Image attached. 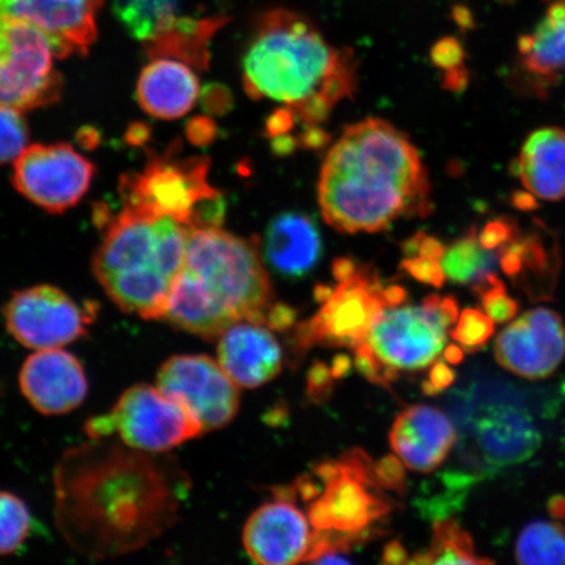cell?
<instances>
[{"label":"cell","mask_w":565,"mask_h":565,"mask_svg":"<svg viewBox=\"0 0 565 565\" xmlns=\"http://www.w3.org/2000/svg\"><path fill=\"white\" fill-rule=\"evenodd\" d=\"M188 492L189 478L173 458L90 439L56 465V527L92 559L130 554L175 524Z\"/></svg>","instance_id":"obj_1"},{"label":"cell","mask_w":565,"mask_h":565,"mask_svg":"<svg viewBox=\"0 0 565 565\" xmlns=\"http://www.w3.org/2000/svg\"><path fill=\"white\" fill-rule=\"evenodd\" d=\"M318 198L324 221L337 231L381 232L402 215L428 214V175L405 134L369 118L348 127L331 148Z\"/></svg>","instance_id":"obj_2"},{"label":"cell","mask_w":565,"mask_h":565,"mask_svg":"<svg viewBox=\"0 0 565 565\" xmlns=\"http://www.w3.org/2000/svg\"><path fill=\"white\" fill-rule=\"evenodd\" d=\"M270 306V280L256 239L221 228L189 232L185 263L162 321L214 341L239 321L266 324Z\"/></svg>","instance_id":"obj_3"},{"label":"cell","mask_w":565,"mask_h":565,"mask_svg":"<svg viewBox=\"0 0 565 565\" xmlns=\"http://www.w3.org/2000/svg\"><path fill=\"white\" fill-rule=\"evenodd\" d=\"M189 232L173 218L124 207L95 254L97 281L124 312L148 321L164 320L185 263Z\"/></svg>","instance_id":"obj_4"},{"label":"cell","mask_w":565,"mask_h":565,"mask_svg":"<svg viewBox=\"0 0 565 565\" xmlns=\"http://www.w3.org/2000/svg\"><path fill=\"white\" fill-rule=\"evenodd\" d=\"M344 55L299 13H263L244 55V86L252 98L295 108L320 90Z\"/></svg>","instance_id":"obj_5"},{"label":"cell","mask_w":565,"mask_h":565,"mask_svg":"<svg viewBox=\"0 0 565 565\" xmlns=\"http://www.w3.org/2000/svg\"><path fill=\"white\" fill-rule=\"evenodd\" d=\"M89 439L117 436L126 447L146 454L166 455L183 443L201 436L195 416L154 385L127 388L108 414L86 423Z\"/></svg>","instance_id":"obj_6"},{"label":"cell","mask_w":565,"mask_h":565,"mask_svg":"<svg viewBox=\"0 0 565 565\" xmlns=\"http://www.w3.org/2000/svg\"><path fill=\"white\" fill-rule=\"evenodd\" d=\"M458 317L456 299L433 295L420 307L385 308L364 342L387 369L424 370L441 355Z\"/></svg>","instance_id":"obj_7"},{"label":"cell","mask_w":565,"mask_h":565,"mask_svg":"<svg viewBox=\"0 0 565 565\" xmlns=\"http://www.w3.org/2000/svg\"><path fill=\"white\" fill-rule=\"evenodd\" d=\"M210 160L204 157L180 159L171 153L154 157L143 171L129 173L121 180L124 207L140 214L169 217L192 224L198 209L218 194L209 182Z\"/></svg>","instance_id":"obj_8"},{"label":"cell","mask_w":565,"mask_h":565,"mask_svg":"<svg viewBox=\"0 0 565 565\" xmlns=\"http://www.w3.org/2000/svg\"><path fill=\"white\" fill-rule=\"evenodd\" d=\"M55 56L38 28L0 17V105L23 111L58 102L63 81Z\"/></svg>","instance_id":"obj_9"},{"label":"cell","mask_w":565,"mask_h":565,"mask_svg":"<svg viewBox=\"0 0 565 565\" xmlns=\"http://www.w3.org/2000/svg\"><path fill=\"white\" fill-rule=\"evenodd\" d=\"M316 476L324 483L322 497L309 507V521L318 530L365 534L383 519L388 504L380 494L376 465L362 450H351L338 461L318 465Z\"/></svg>","instance_id":"obj_10"},{"label":"cell","mask_w":565,"mask_h":565,"mask_svg":"<svg viewBox=\"0 0 565 565\" xmlns=\"http://www.w3.org/2000/svg\"><path fill=\"white\" fill-rule=\"evenodd\" d=\"M385 308L384 287L376 273L359 267L352 277L339 281L320 312L296 330V348L306 350L321 344L355 350Z\"/></svg>","instance_id":"obj_11"},{"label":"cell","mask_w":565,"mask_h":565,"mask_svg":"<svg viewBox=\"0 0 565 565\" xmlns=\"http://www.w3.org/2000/svg\"><path fill=\"white\" fill-rule=\"evenodd\" d=\"M3 313L12 338L33 351L65 348L86 335L94 320L92 310L47 285L13 294Z\"/></svg>","instance_id":"obj_12"},{"label":"cell","mask_w":565,"mask_h":565,"mask_svg":"<svg viewBox=\"0 0 565 565\" xmlns=\"http://www.w3.org/2000/svg\"><path fill=\"white\" fill-rule=\"evenodd\" d=\"M94 177L95 166L73 146L33 145L17 159L12 182L35 206L60 214L83 200Z\"/></svg>","instance_id":"obj_13"},{"label":"cell","mask_w":565,"mask_h":565,"mask_svg":"<svg viewBox=\"0 0 565 565\" xmlns=\"http://www.w3.org/2000/svg\"><path fill=\"white\" fill-rule=\"evenodd\" d=\"M157 386L185 406L203 433L228 426L238 413V386L206 355L169 358L158 371Z\"/></svg>","instance_id":"obj_14"},{"label":"cell","mask_w":565,"mask_h":565,"mask_svg":"<svg viewBox=\"0 0 565 565\" xmlns=\"http://www.w3.org/2000/svg\"><path fill=\"white\" fill-rule=\"evenodd\" d=\"M494 358L515 376H551L565 358L563 318L547 308L529 310L501 331L494 342Z\"/></svg>","instance_id":"obj_15"},{"label":"cell","mask_w":565,"mask_h":565,"mask_svg":"<svg viewBox=\"0 0 565 565\" xmlns=\"http://www.w3.org/2000/svg\"><path fill=\"white\" fill-rule=\"evenodd\" d=\"M103 0H0V17L31 24L44 33L56 58L88 53L97 38Z\"/></svg>","instance_id":"obj_16"},{"label":"cell","mask_w":565,"mask_h":565,"mask_svg":"<svg viewBox=\"0 0 565 565\" xmlns=\"http://www.w3.org/2000/svg\"><path fill=\"white\" fill-rule=\"evenodd\" d=\"M19 385L31 406L44 415L74 412L88 394L82 363L63 349L34 351L21 366Z\"/></svg>","instance_id":"obj_17"},{"label":"cell","mask_w":565,"mask_h":565,"mask_svg":"<svg viewBox=\"0 0 565 565\" xmlns=\"http://www.w3.org/2000/svg\"><path fill=\"white\" fill-rule=\"evenodd\" d=\"M312 539L306 515L285 498L258 508L243 534L246 553L264 565L306 562Z\"/></svg>","instance_id":"obj_18"},{"label":"cell","mask_w":565,"mask_h":565,"mask_svg":"<svg viewBox=\"0 0 565 565\" xmlns=\"http://www.w3.org/2000/svg\"><path fill=\"white\" fill-rule=\"evenodd\" d=\"M217 362L238 387L256 388L280 373L281 350L264 324L239 321L222 334Z\"/></svg>","instance_id":"obj_19"},{"label":"cell","mask_w":565,"mask_h":565,"mask_svg":"<svg viewBox=\"0 0 565 565\" xmlns=\"http://www.w3.org/2000/svg\"><path fill=\"white\" fill-rule=\"evenodd\" d=\"M388 439L407 469L429 472L448 457L456 443V430L439 409L414 406L397 416Z\"/></svg>","instance_id":"obj_20"},{"label":"cell","mask_w":565,"mask_h":565,"mask_svg":"<svg viewBox=\"0 0 565 565\" xmlns=\"http://www.w3.org/2000/svg\"><path fill=\"white\" fill-rule=\"evenodd\" d=\"M200 97V81L189 63L167 58L151 60L137 84L138 103L148 115L159 119L186 116Z\"/></svg>","instance_id":"obj_21"},{"label":"cell","mask_w":565,"mask_h":565,"mask_svg":"<svg viewBox=\"0 0 565 565\" xmlns=\"http://www.w3.org/2000/svg\"><path fill=\"white\" fill-rule=\"evenodd\" d=\"M264 247L275 271L301 278L320 260L322 238L312 218L299 212H285L268 225Z\"/></svg>","instance_id":"obj_22"},{"label":"cell","mask_w":565,"mask_h":565,"mask_svg":"<svg viewBox=\"0 0 565 565\" xmlns=\"http://www.w3.org/2000/svg\"><path fill=\"white\" fill-rule=\"evenodd\" d=\"M519 175L530 193L546 201L565 198V131L546 127L530 134L514 162Z\"/></svg>","instance_id":"obj_23"},{"label":"cell","mask_w":565,"mask_h":565,"mask_svg":"<svg viewBox=\"0 0 565 565\" xmlns=\"http://www.w3.org/2000/svg\"><path fill=\"white\" fill-rule=\"evenodd\" d=\"M486 455L499 463L524 461L539 447L540 435L525 413L500 408L487 416L479 426Z\"/></svg>","instance_id":"obj_24"},{"label":"cell","mask_w":565,"mask_h":565,"mask_svg":"<svg viewBox=\"0 0 565 565\" xmlns=\"http://www.w3.org/2000/svg\"><path fill=\"white\" fill-rule=\"evenodd\" d=\"M227 18L215 17L194 19L182 17L167 32L145 44L150 60H180L196 68H207L210 63L209 45L215 33L227 23Z\"/></svg>","instance_id":"obj_25"},{"label":"cell","mask_w":565,"mask_h":565,"mask_svg":"<svg viewBox=\"0 0 565 565\" xmlns=\"http://www.w3.org/2000/svg\"><path fill=\"white\" fill-rule=\"evenodd\" d=\"M519 51L532 74L547 76L565 68V0L548 7L533 33L521 35Z\"/></svg>","instance_id":"obj_26"},{"label":"cell","mask_w":565,"mask_h":565,"mask_svg":"<svg viewBox=\"0 0 565 565\" xmlns=\"http://www.w3.org/2000/svg\"><path fill=\"white\" fill-rule=\"evenodd\" d=\"M180 3L181 0H115L113 12L126 32L145 45L183 17Z\"/></svg>","instance_id":"obj_27"},{"label":"cell","mask_w":565,"mask_h":565,"mask_svg":"<svg viewBox=\"0 0 565 565\" xmlns=\"http://www.w3.org/2000/svg\"><path fill=\"white\" fill-rule=\"evenodd\" d=\"M494 264L497 256L480 245L475 228L445 249L441 258L445 275L459 285H475L487 274L492 273Z\"/></svg>","instance_id":"obj_28"},{"label":"cell","mask_w":565,"mask_h":565,"mask_svg":"<svg viewBox=\"0 0 565 565\" xmlns=\"http://www.w3.org/2000/svg\"><path fill=\"white\" fill-rule=\"evenodd\" d=\"M416 564H490L476 553L475 542L455 521L437 522L427 553L416 555Z\"/></svg>","instance_id":"obj_29"},{"label":"cell","mask_w":565,"mask_h":565,"mask_svg":"<svg viewBox=\"0 0 565 565\" xmlns=\"http://www.w3.org/2000/svg\"><path fill=\"white\" fill-rule=\"evenodd\" d=\"M515 559L521 564H565V529L557 522H532L522 530Z\"/></svg>","instance_id":"obj_30"},{"label":"cell","mask_w":565,"mask_h":565,"mask_svg":"<svg viewBox=\"0 0 565 565\" xmlns=\"http://www.w3.org/2000/svg\"><path fill=\"white\" fill-rule=\"evenodd\" d=\"M31 527V512L24 501L17 494L0 491V556L17 553Z\"/></svg>","instance_id":"obj_31"},{"label":"cell","mask_w":565,"mask_h":565,"mask_svg":"<svg viewBox=\"0 0 565 565\" xmlns=\"http://www.w3.org/2000/svg\"><path fill=\"white\" fill-rule=\"evenodd\" d=\"M472 291L479 295L483 312L493 322L505 323L519 313V303L507 294L504 282L490 273L472 285Z\"/></svg>","instance_id":"obj_32"},{"label":"cell","mask_w":565,"mask_h":565,"mask_svg":"<svg viewBox=\"0 0 565 565\" xmlns=\"http://www.w3.org/2000/svg\"><path fill=\"white\" fill-rule=\"evenodd\" d=\"M28 125L21 110L0 105V164L17 161L28 147Z\"/></svg>","instance_id":"obj_33"},{"label":"cell","mask_w":565,"mask_h":565,"mask_svg":"<svg viewBox=\"0 0 565 565\" xmlns=\"http://www.w3.org/2000/svg\"><path fill=\"white\" fill-rule=\"evenodd\" d=\"M493 331L494 322L491 317L478 309H465L450 335L462 349L475 352L490 341Z\"/></svg>","instance_id":"obj_34"},{"label":"cell","mask_w":565,"mask_h":565,"mask_svg":"<svg viewBox=\"0 0 565 565\" xmlns=\"http://www.w3.org/2000/svg\"><path fill=\"white\" fill-rule=\"evenodd\" d=\"M401 268L412 275L414 279L436 288L443 287L445 280H447L440 260L426 257H407L402 260Z\"/></svg>","instance_id":"obj_35"},{"label":"cell","mask_w":565,"mask_h":565,"mask_svg":"<svg viewBox=\"0 0 565 565\" xmlns=\"http://www.w3.org/2000/svg\"><path fill=\"white\" fill-rule=\"evenodd\" d=\"M355 355L358 370L362 372L366 379L371 380L372 383L386 386L391 381L397 377V372L387 369V366L381 363L365 342L358 345Z\"/></svg>","instance_id":"obj_36"},{"label":"cell","mask_w":565,"mask_h":565,"mask_svg":"<svg viewBox=\"0 0 565 565\" xmlns=\"http://www.w3.org/2000/svg\"><path fill=\"white\" fill-rule=\"evenodd\" d=\"M430 60L436 67H439L447 73V71L455 70L463 66L465 51L455 38H445L437 42L430 51Z\"/></svg>","instance_id":"obj_37"},{"label":"cell","mask_w":565,"mask_h":565,"mask_svg":"<svg viewBox=\"0 0 565 565\" xmlns=\"http://www.w3.org/2000/svg\"><path fill=\"white\" fill-rule=\"evenodd\" d=\"M518 235V228H515L512 221L499 218V221L487 224L482 232H480L478 239L484 249L493 250L510 243Z\"/></svg>","instance_id":"obj_38"},{"label":"cell","mask_w":565,"mask_h":565,"mask_svg":"<svg viewBox=\"0 0 565 565\" xmlns=\"http://www.w3.org/2000/svg\"><path fill=\"white\" fill-rule=\"evenodd\" d=\"M404 253L407 257H426L441 260L445 247L439 239L418 232L404 244Z\"/></svg>","instance_id":"obj_39"},{"label":"cell","mask_w":565,"mask_h":565,"mask_svg":"<svg viewBox=\"0 0 565 565\" xmlns=\"http://www.w3.org/2000/svg\"><path fill=\"white\" fill-rule=\"evenodd\" d=\"M376 476L381 487L402 491L405 487V471L399 458L386 457L376 463Z\"/></svg>","instance_id":"obj_40"},{"label":"cell","mask_w":565,"mask_h":565,"mask_svg":"<svg viewBox=\"0 0 565 565\" xmlns=\"http://www.w3.org/2000/svg\"><path fill=\"white\" fill-rule=\"evenodd\" d=\"M333 373L327 365L317 363L308 374V393L315 401L324 399L333 388Z\"/></svg>","instance_id":"obj_41"},{"label":"cell","mask_w":565,"mask_h":565,"mask_svg":"<svg viewBox=\"0 0 565 565\" xmlns=\"http://www.w3.org/2000/svg\"><path fill=\"white\" fill-rule=\"evenodd\" d=\"M296 115L292 108H280L274 110L266 119L265 131L268 138L279 137L282 134H288L294 129Z\"/></svg>","instance_id":"obj_42"},{"label":"cell","mask_w":565,"mask_h":565,"mask_svg":"<svg viewBox=\"0 0 565 565\" xmlns=\"http://www.w3.org/2000/svg\"><path fill=\"white\" fill-rule=\"evenodd\" d=\"M456 372L447 364L435 363L429 372L427 383L423 384V391L427 394H437L455 383Z\"/></svg>","instance_id":"obj_43"},{"label":"cell","mask_w":565,"mask_h":565,"mask_svg":"<svg viewBox=\"0 0 565 565\" xmlns=\"http://www.w3.org/2000/svg\"><path fill=\"white\" fill-rule=\"evenodd\" d=\"M203 104L204 108H206L209 113L223 115V113L231 109V92L223 86H211L206 88V92H204Z\"/></svg>","instance_id":"obj_44"},{"label":"cell","mask_w":565,"mask_h":565,"mask_svg":"<svg viewBox=\"0 0 565 565\" xmlns=\"http://www.w3.org/2000/svg\"><path fill=\"white\" fill-rule=\"evenodd\" d=\"M296 315L286 303H271L266 310V324L273 329L285 330L295 323Z\"/></svg>","instance_id":"obj_45"},{"label":"cell","mask_w":565,"mask_h":565,"mask_svg":"<svg viewBox=\"0 0 565 565\" xmlns=\"http://www.w3.org/2000/svg\"><path fill=\"white\" fill-rule=\"evenodd\" d=\"M299 146L306 150H321L329 143L330 136L318 125H307L298 137Z\"/></svg>","instance_id":"obj_46"},{"label":"cell","mask_w":565,"mask_h":565,"mask_svg":"<svg viewBox=\"0 0 565 565\" xmlns=\"http://www.w3.org/2000/svg\"><path fill=\"white\" fill-rule=\"evenodd\" d=\"M216 137V127L209 118H196L190 124V138L196 145H209Z\"/></svg>","instance_id":"obj_47"},{"label":"cell","mask_w":565,"mask_h":565,"mask_svg":"<svg viewBox=\"0 0 565 565\" xmlns=\"http://www.w3.org/2000/svg\"><path fill=\"white\" fill-rule=\"evenodd\" d=\"M469 84V73L468 70L462 67H458L455 70L447 71L444 76L443 87L445 89L451 92H461Z\"/></svg>","instance_id":"obj_48"},{"label":"cell","mask_w":565,"mask_h":565,"mask_svg":"<svg viewBox=\"0 0 565 565\" xmlns=\"http://www.w3.org/2000/svg\"><path fill=\"white\" fill-rule=\"evenodd\" d=\"M271 139V151L278 158L291 157L300 147L298 138L289 136V134H282V136Z\"/></svg>","instance_id":"obj_49"},{"label":"cell","mask_w":565,"mask_h":565,"mask_svg":"<svg viewBox=\"0 0 565 565\" xmlns=\"http://www.w3.org/2000/svg\"><path fill=\"white\" fill-rule=\"evenodd\" d=\"M359 266L355 260L350 258H338L333 265L334 277L338 281H343L356 273Z\"/></svg>","instance_id":"obj_50"},{"label":"cell","mask_w":565,"mask_h":565,"mask_svg":"<svg viewBox=\"0 0 565 565\" xmlns=\"http://www.w3.org/2000/svg\"><path fill=\"white\" fill-rule=\"evenodd\" d=\"M384 563L387 564H404L407 563V553L401 543L393 542L387 545L384 551Z\"/></svg>","instance_id":"obj_51"},{"label":"cell","mask_w":565,"mask_h":565,"mask_svg":"<svg viewBox=\"0 0 565 565\" xmlns=\"http://www.w3.org/2000/svg\"><path fill=\"white\" fill-rule=\"evenodd\" d=\"M512 204L515 209L521 211H532L539 207V202L533 193L515 192L512 195Z\"/></svg>","instance_id":"obj_52"},{"label":"cell","mask_w":565,"mask_h":565,"mask_svg":"<svg viewBox=\"0 0 565 565\" xmlns=\"http://www.w3.org/2000/svg\"><path fill=\"white\" fill-rule=\"evenodd\" d=\"M548 511L555 519H565V498L562 494H557L550 500Z\"/></svg>","instance_id":"obj_53"},{"label":"cell","mask_w":565,"mask_h":565,"mask_svg":"<svg viewBox=\"0 0 565 565\" xmlns=\"http://www.w3.org/2000/svg\"><path fill=\"white\" fill-rule=\"evenodd\" d=\"M445 359H447V362L450 364H459L463 360V351L459 345L451 344L447 350H445Z\"/></svg>","instance_id":"obj_54"},{"label":"cell","mask_w":565,"mask_h":565,"mask_svg":"<svg viewBox=\"0 0 565 565\" xmlns=\"http://www.w3.org/2000/svg\"><path fill=\"white\" fill-rule=\"evenodd\" d=\"M350 370V360L344 356H339L334 360L333 369H331V373L335 379L343 377L345 373Z\"/></svg>","instance_id":"obj_55"},{"label":"cell","mask_w":565,"mask_h":565,"mask_svg":"<svg viewBox=\"0 0 565 565\" xmlns=\"http://www.w3.org/2000/svg\"><path fill=\"white\" fill-rule=\"evenodd\" d=\"M457 23L466 30V28H471L472 20L470 13L468 11H458L456 17Z\"/></svg>","instance_id":"obj_56"},{"label":"cell","mask_w":565,"mask_h":565,"mask_svg":"<svg viewBox=\"0 0 565 565\" xmlns=\"http://www.w3.org/2000/svg\"><path fill=\"white\" fill-rule=\"evenodd\" d=\"M331 294H333V291H331L329 287L318 286L316 289V298L322 302L327 301Z\"/></svg>","instance_id":"obj_57"}]
</instances>
